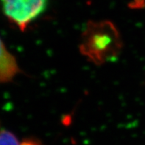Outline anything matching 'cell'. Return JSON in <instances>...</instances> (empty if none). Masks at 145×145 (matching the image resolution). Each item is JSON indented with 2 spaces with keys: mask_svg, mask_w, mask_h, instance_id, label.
I'll list each match as a JSON object with an SVG mask.
<instances>
[{
  "mask_svg": "<svg viewBox=\"0 0 145 145\" xmlns=\"http://www.w3.org/2000/svg\"><path fill=\"white\" fill-rule=\"evenodd\" d=\"M20 145H43L39 141L33 138H27L24 140Z\"/></svg>",
  "mask_w": 145,
  "mask_h": 145,
  "instance_id": "cell-5",
  "label": "cell"
},
{
  "mask_svg": "<svg viewBox=\"0 0 145 145\" xmlns=\"http://www.w3.org/2000/svg\"><path fill=\"white\" fill-rule=\"evenodd\" d=\"M4 14L22 31L45 12L49 0H0Z\"/></svg>",
  "mask_w": 145,
  "mask_h": 145,
  "instance_id": "cell-2",
  "label": "cell"
},
{
  "mask_svg": "<svg viewBox=\"0 0 145 145\" xmlns=\"http://www.w3.org/2000/svg\"><path fill=\"white\" fill-rule=\"evenodd\" d=\"M84 32L81 51L97 64L110 60L120 53V34L110 22H91Z\"/></svg>",
  "mask_w": 145,
  "mask_h": 145,
  "instance_id": "cell-1",
  "label": "cell"
},
{
  "mask_svg": "<svg viewBox=\"0 0 145 145\" xmlns=\"http://www.w3.org/2000/svg\"><path fill=\"white\" fill-rule=\"evenodd\" d=\"M20 72L17 62L0 39V83L10 82Z\"/></svg>",
  "mask_w": 145,
  "mask_h": 145,
  "instance_id": "cell-3",
  "label": "cell"
},
{
  "mask_svg": "<svg viewBox=\"0 0 145 145\" xmlns=\"http://www.w3.org/2000/svg\"><path fill=\"white\" fill-rule=\"evenodd\" d=\"M13 133L0 127V145H20Z\"/></svg>",
  "mask_w": 145,
  "mask_h": 145,
  "instance_id": "cell-4",
  "label": "cell"
}]
</instances>
